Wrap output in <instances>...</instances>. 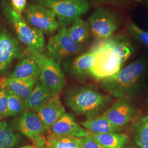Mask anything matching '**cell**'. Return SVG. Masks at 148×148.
Returning <instances> with one entry per match:
<instances>
[{"instance_id": "1", "label": "cell", "mask_w": 148, "mask_h": 148, "mask_svg": "<svg viewBox=\"0 0 148 148\" xmlns=\"http://www.w3.org/2000/svg\"><path fill=\"white\" fill-rule=\"evenodd\" d=\"M147 63L138 60L121 69L117 74L102 81V86L106 92L118 98H130L135 94Z\"/></svg>"}, {"instance_id": "2", "label": "cell", "mask_w": 148, "mask_h": 148, "mask_svg": "<svg viewBox=\"0 0 148 148\" xmlns=\"http://www.w3.org/2000/svg\"><path fill=\"white\" fill-rule=\"evenodd\" d=\"M111 100L110 96L103 95L97 90L83 87L70 92L66 97V103L75 113L90 120L97 116Z\"/></svg>"}, {"instance_id": "3", "label": "cell", "mask_w": 148, "mask_h": 148, "mask_svg": "<svg viewBox=\"0 0 148 148\" xmlns=\"http://www.w3.org/2000/svg\"><path fill=\"white\" fill-rule=\"evenodd\" d=\"M3 10L7 21L14 29L18 40L27 46V51L43 53L46 42L42 32L29 25L11 5L5 3Z\"/></svg>"}, {"instance_id": "4", "label": "cell", "mask_w": 148, "mask_h": 148, "mask_svg": "<svg viewBox=\"0 0 148 148\" xmlns=\"http://www.w3.org/2000/svg\"><path fill=\"white\" fill-rule=\"evenodd\" d=\"M24 54L34 59L40 69V82L49 90L52 96L59 95L65 84V78L59 64L48 55L32 53L26 50Z\"/></svg>"}, {"instance_id": "5", "label": "cell", "mask_w": 148, "mask_h": 148, "mask_svg": "<svg viewBox=\"0 0 148 148\" xmlns=\"http://www.w3.org/2000/svg\"><path fill=\"white\" fill-rule=\"evenodd\" d=\"M52 11L61 27L72 24L90 10L88 0H34Z\"/></svg>"}, {"instance_id": "6", "label": "cell", "mask_w": 148, "mask_h": 148, "mask_svg": "<svg viewBox=\"0 0 148 148\" xmlns=\"http://www.w3.org/2000/svg\"><path fill=\"white\" fill-rule=\"evenodd\" d=\"M95 54L90 75L95 79L104 80L117 74L123 64L112 51L108 39L92 49Z\"/></svg>"}, {"instance_id": "7", "label": "cell", "mask_w": 148, "mask_h": 148, "mask_svg": "<svg viewBox=\"0 0 148 148\" xmlns=\"http://www.w3.org/2000/svg\"><path fill=\"white\" fill-rule=\"evenodd\" d=\"M46 48L48 56L59 64L65 59L76 55L82 49L81 44L71 39L68 29L65 27H62L56 35L49 38Z\"/></svg>"}, {"instance_id": "8", "label": "cell", "mask_w": 148, "mask_h": 148, "mask_svg": "<svg viewBox=\"0 0 148 148\" xmlns=\"http://www.w3.org/2000/svg\"><path fill=\"white\" fill-rule=\"evenodd\" d=\"M87 22L91 34L97 38L104 40L112 36L120 24L117 16L102 7L93 11Z\"/></svg>"}, {"instance_id": "9", "label": "cell", "mask_w": 148, "mask_h": 148, "mask_svg": "<svg viewBox=\"0 0 148 148\" xmlns=\"http://www.w3.org/2000/svg\"><path fill=\"white\" fill-rule=\"evenodd\" d=\"M24 11L27 23L43 34H52L60 26L55 14L43 6L37 3L29 5Z\"/></svg>"}, {"instance_id": "10", "label": "cell", "mask_w": 148, "mask_h": 148, "mask_svg": "<svg viewBox=\"0 0 148 148\" xmlns=\"http://www.w3.org/2000/svg\"><path fill=\"white\" fill-rule=\"evenodd\" d=\"M24 56L19 41L7 28L0 26V74H5L14 59Z\"/></svg>"}, {"instance_id": "11", "label": "cell", "mask_w": 148, "mask_h": 148, "mask_svg": "<svg viewBox=\"0 0 148 148\" xmlns=\"http://www.w3.org/2000/svg\"><path fill=\"white\" fill-rule=\"evenodd\" d=\"M135 112L134 107L130 99L121 98H119L103 115L114 126L121 128L132 120Z\"/></svg>"}, {"instance_id": "12", "label": "cell", "mask_w": 148, "mask_h": 148, "mask_svg": "<svg viewBox=\"0 0 148 148\" xmlns=\"http://www.w3.org/2000/svg\"><path fill=\"white\" fill-rule=\"evenodd\" d=\"M47 131H50L53 125L65 112L59 95L52 96L37 112Z\"/></svg>"}, {"instance_id": "13", "label": "cell", "mask_w": 148, "mask_h": 148, "mask_svg": "<svg viewBox=\"0 0 148 148\" xmlns=\"http://www.w3.org/2000/svg\"><path fill=\"white\" fill-rule=\"evenodd\" d=\"M17 128L30 140L38 136L45 134L47 131L37 112L27 110L21 114L17 122Z\"/></svg>"}, {"instance_id": "14", "label": "cell", "mask_w": 148, "mask_h": 148, "mask_svg": "<svg viewBox=\"0 0 148 148\" xmlns=\"http://www.w3.org/2000/svg\"><path fill=\"white\" fill-rule=\"evenodd\" d=\"M50 131L58 136L71 137H84L90 134V132L81 127L70 114L65 112L51 128Z\"/></svg>"}, {"instance_id": "15", "label": "cell", "mask_w": 148, "mask_h": 148, "mask_svg": "<svg viewBox=\"0 0 148 148\" xmlns=\"http://www.w3.org/2000/svg\"><path fill=\"white\" fill-rule=\"evenodd\" d=\"M37 81V79L23 80L10 77L0 79L1 86L5 90H10L18 95L25 104Z\"/></svg>"}, {"instance_id": "16", "label": "cell", "mask_w": 148, "mask_h": 148, "mask_svg": "<svg viewBox=\"0 0 148 148\" xmlns=\"http://www.w3.org/2000/svg\"><path fill=\"white\" fill-rule=\"evenodd\" d=\"M13 70L11 78L23 80L37 79L40 75V69L38 64L31 57L26 55Z\"/></svg>"}, {"instance_id": "17", "label": "cell", "mask_w": 148, "mask_h": 148, "mask_svg": "<svg viewBox=\"0 0 148 148\" xmlns=\"http://www.w3.org/2000/svg\"><path fill=\"white\" fill-rule=\"evenodd\" d=\"M52 97L49 90L40 81H37L25 104L27 110H37Z\"/></svg>"}, {"instance_id": "18", "label": "cell", "mask_w": 148, "mask_h": 148, "mask_svg": "<svg viewBox=\"0 0 148 148\" xmlns=\"http://www.w3.org/2000/svg\"><path fill=\"white\" fill-rule=\"evenodd\" d=\"M108 40L112 51L123 64L133 53L134 46L132 43L124 35L110 37Z\"/></svg>"}, {"instance_id": "19", "label": "cell", "mask_w": 148, "mask_h": 148, "mask_svg": "<svg viewBox=\"0 0 148 148\" xmlns=\"http://www.w3.org/2000/svg\"><path fill=\"white\" fill-rule=\"evenodd\" d=\"M95 54L92 49L74 59L71 65V70L73 74L81 79L85 78L90 75V71L95 62Z\"/></svg>"}, {"instance_id": "20", "label": "cell", "mask_w": 148, "mask_h": 148, "mask_svg": "<svg viewBox=\"0 0 148 148\" xmlns=\"http://www.w3.org/2000/svg\"><path fill=\"white\" fill-rule=\"evenodd\" d=\"M81 124L86 130L93 133L117 132L121 130V128L116 127L112 124L103 115L82 122Z\"/></svg>"}, {"instance_id": "21", "label": "cell", "mask_w": 148, "mask_h": 148, "mask_svg": "<svg viewBox=\"0 0 148 148\" xmlns=\"http://www.w3.org/2000/svg\"><path fill=\"white\" fill-rule=\"evenodd\" d=\"M90 135L106 148H123L128 143V137L125 134L116 132L93 133Z\"/></svg>"}, {"instance_id": "22", "label": "cell", "mask_w": 148, "mask_h": 148, "mask_svg": "<svg viewBox=\"0 0 148 148\" xmlns=\"http://www.w3.org/2000/svg\"><path fill=\"white\" fill-rule=\"evenodd\" d=\"M131 131L134 142L140 148H148V115L135 122Z\"/></svg>"}, {"instance_id": "23", "label": "cell", "mask_w": 148, "mask_h": 148, "mask_svg": "<svg viewBox=\"0 0 148 148\" xmlns=\"http://www.w3.org/2000/svg\"><path fill=\"white\" fill-rule=\"evenodd\" d=\"M46 148H82V146L80 138L58 136L49 132L46 136Z\"/></svg>"}, {"instance_id": "24", "label": "cell", "mask_w": 148, "mask_h": 148, "mask_svg": "<svg viewBox=\"0 0 148 148\" xmlns=\"http://www.w3.org/2000/svg\"><path fill=\"white\" fill-rule=\"evenodd\" d=\"M68 30L71 39L79 44L85 42L91 34L88 22L81 18L76 19Z\"/></svg>"}, {"instance_id": "25", "label": "cell", "mask_w": 148, "mask_h": 148, "mask_svg": "<svg viewBox=\"0 0 148 148\" xmlns=\"http://www.w3.org/2000/svg\"><path fill=\"white\" fill-rule=\"evenodd\" d=\"M20 141V135L7 122L0 120V148H14Z\"/></svg>"}, {"instance_id": "26", "label": "cell", "mask_w": 148, "mask_h": 148, "mask_svg": "<svg viewBox=\"0 0 148 148\" xmlns=\"http://www.w3.org/2000/svg\"><path fill=\"white\" fill-rule=\"evenodd\" d=\"M8 116L16 117L21 115L26 109L24 102L13 92L7 90Z\"/></svg>"}, {"instance_id": "27", "label": "cell", "mask_w": 148, "mask_h": 148, "mask_svg": "<svg viewBox=\"0 0 148 148\" xmlns=\"http://www.w3.org/2000/svg\"><path fill=\"white\" fill-rule=\"evenodd\" d=\"M127 28L131 36L148 47V32H145L132 22L127 24Z\"/></svg>"}, {"instance_id": "28", "label": "cell", "mask_w": 148, "mask_h": 148, "mask_svg": "<svg viewBox=\"0 0 148 148\" xmlns=\"http://www.w3.org/2000/svg\"><path fill=\"white\" fill-rule=\"evenodd\" d=\"M8 116L7 91L0 84V120Z\"/></svg>"}, {"instance_id": "29", "label": "cell", "mask_w": 148, "mask_h": 148, "mask_svg": "<svg viewBox=\"0 0 148 148\" xmlns=\"http://www.w3.org/2000/svg\"><path fill=\"white\" fill-rule=\"evenodd\" d=\"M80 140L82 148H106L92 137L90 134L84 137L81 138Z\"/></svg>"}, {"instance_id": "30", "label": "cell", "mask_w": 148, "mask_h": 148, "mask_svg": "<svg viewBox=\"0 0 148 148\" xmlns=\"http://www.w3.org/2000/svg\"><path fill=\"white\" fill-rule=\"evenodd\" d=\"M12 7L17 13L21 16L27 6V0H11Z\"/></svg>"}, {"instance_id": "31", "label": "cell", "mask_w": 148, "mask_h": 148, "mask_svg": "<svg viewBox=\"0 0 148 148\" xmlns=\"http://www.w3.org/2000/svg\"><path fill=\"white\" fill-rule=\"evenodd\" d=\"M93 1L99 5L123 6L126 5L130 0H93Z\"/></svg>"}, {"instance_id": "32", "label": "cell", "mask_w": 148, "mask_h": 148, "mask_svg": "<svg viewBox=\"0 0 148 148\" xmlns=\"http://www.w3.org/2000/svg\"><path fill=\"white\" fill-rule=\"evenodd\" d=\"M19 148H36L34 145H25Z\"/></svg>"}, {"instance_id": "33", "label": "cell", "mask_w": 148, "mask_h": 148, "mask_svg": "<svg viewBox=\"0 0 148 148\" xmlns=\"http://www.w3.org/2000/svg\"><path fill=\"white\" fill-rule=\"evenodd\" d=\"M133 148V147H127V148Z\"/></svg>"}, {"instance_id": "34", "label": "cell", "mask_w": 148, "mask_h": 148, "mask_svg": "<svg viewBox=\"0 0 148 148\" xmlns=\"http://www.w3.org/2000/svg\"></svg>"}]
</instances>
